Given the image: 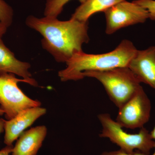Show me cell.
<instances>
[{"label": "cell", "mask_w": 155, "mask_h": 155, "mask_svg": "<svg viewBox=\"0 0 155 155\" xmlns=\"http://www.w3.org/2000/svg\"><path fill=\"white\" fill-rule=\"evenodd\" d=\"M26 25L42 36V46L58 63H66L75 53L82 51L89 41L88 22L71 19L60 21L55 17L29 16Z\"/></svg>", "instance_id": "6da1fadb"}, {"label": "cell", "mask_w": 155, "mask_h": 155, "mask_svg": "<svg viewBox=\"0 0 155 155\" xmlns=\"http://www.w3.org/2000/svg\"><path fill=\"white\" fill-rule=\"evenodd\" d=\"M137 51L132 42L124 40L110 52L94 54L78 52L66 62L67 67L58 72V76L62 81H78L83 79L84 72L128 67Z\"/></svg>", "instance_id": "7a4b0ae2"}, {"label": "cell", "mask_w": 155, "mask_h": 155, "mask_svg": "<svg viewBox=\"0 0 155 155\" xmlns=\"http://www.w3.org/2000/svg\"><path fill=\"white\" fill-rule=\"evenodd\" d=\"M82 77L98 80L110 99L119 109L142 87L140 81L128 67L88 71L84 72Z\"/></svg>", "instance_id": "3957f363"}, {"label": "cell", "mask_w": 155, "mask_h": 155, "mask_svg": "<svg viewBox=\"0 0 155 155\" xmlns=\"http://www.w3.org/2000/svg\"><path fill=\"white\" fill-rule=\"evenodd\" d=\"M97 118L102 126L100 137L109 139L120 149L129 153L137 150L149 155L151 150L154 148L155 142L149 131L144 127L140 128L138 133L129 134L124 131L109 114H99Z\"/></svg>", "instance_id": "277c9868"}, {"label": "cell", "mask_w": 155, "mask_h": 155, "mask_svg": "<svg viewBox=\"0 0 155 155\" xmlns=\"http://www.w3.org/2000/svg\"><path fill=\"white\" fill-rule=\"evenodd\" d=\"M19 82L30 84L28 81L17 78L14 74H0V107L7 120L23 110L41 105L39 101L31 99L22 91L18 87Z\"/></svg>", "instance_id": "5b68a950"}, {"label": "cell", "mask_w": 155, "mask_h": 155, "mask_svg": "<svg viewBox=\"0 0 155 155\" xmlns=\"http://www.w3.org/2000/svg\"><path fill=\"white\" fill-rule=\"evenodd\" d=\"M106 19V33L111 35L123 28L143 23L149 18L146 9L134 2H120L104 12Z\"/></svg>", "instance_id": "8992f818"}, {"label": "cell", "mask_w": 155, "mask_h": 155, "mask_svg": "<svg viewBox=\"0 0 155 155\" xmlns=\"http://www.w3.org/2000/svg\"><path fill=\"white\" fill-rule=\"evenodd\" d=\"M119 109L116 121L119 125L128 129L141 128L149 121L151 104L142 87Z\"/></svg>", "instance_id": "52a82bcc"}, {"label": "cell", "mask_w": 155, "mask_h": 155, "mask_svg": "<svg viewBox=\"0 0 155 155\" xmlns=\"http://www.w3.org/2000/svg\"><path fill=\"white\" fill-rule=\"evenodd\" d=\"M47 113V110L41 107L28 108L19 112L10 120H5L4 143L6 146H13L25 129Z\"/></svg>", "instance_id": "ba28073f"}, {"label": "cell", "mask_w": 155, "mask_h": 155, "mask_svg": "<svg viewBox=\"0 0 155 155\" xmlns=\"http://www.w3.org/2000/svg\"><path fill=\"white\" fill-rule=\"evenodd\" d=\"M128 67L140 83L148 84L155 89V46L137 50Z\"/></svg>", "instance_id": "9c48e42d"}, {"label": "cell", "mask_w": 155, "mask_h": 155, "mask_svg": "<svg viewBox=\"0 0 155 155\" xmlns=\"http://www.w3.org/2000/svg\"><path fill=\"white\" fill-rule=\"evenodd\" d=\"M30 67L29 63L18 60L14 53L6 46L2 38L0 39V74L12 73L28 81L30 85L38 86V82L29 72Z\"/></svg>", "instance_id": "30bf717a"}, {"label": "cell", "mask_w": 155, "mask_h": 155, "mask_svg": "<svg viewBox=\"0 0 155 155\" xmlns=\"http://www.w3.org/2000/svg\"><path fill=\"white\" fill-rule=\"evenodd\" d=\"M47 128L40 125L24 131L13 147L12 155H36L47 134Z\"/></svg>", "instance_id": "8fae6325"}, {"label": "cell", "mask_w": 155, "mask_h": 155, "mask_svg": "<svg viewBox=\"0 0 155 155\" xmlns=\"http://www.w3.org/2000/svg\"><path fill=\"white\" fill-rule=\"evenodd\" d=\"M125 0H86L76 9L71 19L87 22L92 15L108 9Z\"/></svg>", "instance_id": "7c38bea8"}, {"label": "cell", "mask_w": 155, "mask_h": 155, "mask_svg": "<svg viewBox=\"0 0 155 155\" xmlns=\"http://www.w3.org/2000/svg\"><path fill=\"white\" fill-rule=\"evenodd\" d=\"M70 0H47L45 7V17H55L61 14L64 5ZM81 4H82L86 0H78Z\"/></svg>", "instance_id": "4fadbf2b"}, {"label": "cell", "mask_w": 155, "mask_h": 155, "mask_svg": "<svg viewBox=\"0 0 155 155\" xmlns=\"http://www.w3.org/2000/svg\"><path fill=\"white\" fill-rule=\"evenodd\" d=\"M14 11L4 0H0V20L9 28L13 22Z\"/></svg>", "instance_id": "5bb4252c"}, {"label": "cell", "mask_w": 155, "mask_h": 155, "mask_svg": "<svg viewBox=\"0 0 155 155\" xmlns=\"http://www.w3.org/2000/svg\"><path fill=\"white\" fill-rule=\"evenodd\" d=\"M133 2L146 9L150 19L155 20V0H134Z\"/></svg>", "instance_id": "9a60e30c"}, {"label": "cell", "mask_w": 155, "mask_h": 155, "mask_svg": "<svg viewBox=\"0 0 155 155\" xmlns=\"http://www.w3.org/2000/svg\"><path fill=\"white\" fill-rule=\"evenodd\" d=\"M101 155H149L138 151V152H133V153H127L122 150L114 151L105 152Z\"/></svg>", "instance_id": "2e32d148"}, {"label": "cell", "mask_w": 155, "mask_h": 155, "mask_svg": "<svg viewBox=\"0 0 155 155\" xmlns=\"http://www.w3.org/2000/svg\"><path fill=\"white\" fill-rule=\"evenodd\" d=\"M13 146H6L4 148L0 150V155H10L12 153Z\"/></svg>", "instance_id": "e0dca14e"}, {"label": "cell", "mask_w": 155, "mask_h": 155, "mask_svg": "<svg viewBox=\"0 0 155 155\" xmlns=\"http://www.w3.org/2000/svg\"><path fill=\"white\" fill-rule=\"evenodd\" d=\"M8 27L0 20V39L5 34Z\"/></svg>", "instance_id": "ac0fdd59"}, {"label": "cell", "mask_w": 155, "mask_h": 155, "mask_svg": "<svg viewBox=\"0 0 155 155\" xmlns=\"http://www.w3.org/2000/svg\"><path fill=\"white\" fill-rule=\"evenodd\" d=\"M5 120L1 118L0 119V134L5 131Z\"/></svg>", "instance_id": "d6986e66"}, {"label": "cell", "mask_w": 155, "mask_h": 155, "mask_svg": "<svg viewBox=\"0 0 155 155\" xmlns=\"http://www.w3.org/2000/svg\"><path fill=\"white\" fill-rule=\"evenodd\" d=\"M150 135L151 136L153 140L154 141L155 143V125L153 129V130L150 132ZM154 148V151L152 155H155V145Z\"/></svg>", "instance_id": "ffe728a7"}, {"label": "cell", "mask_w": 155, "mask_h": 155, "mask_svg": "<svg viewBox=\"0 0 155 155\" xmlns=\"http://www.w3.org/2000/svg\"><path fill=\"white\" fill-rule=\"evenodd\" d=\"M4 114H5L4 111H3V110L0 107V116H2Z\"/></svg>", "instance_id": "44dd1931"}]
</instances>
